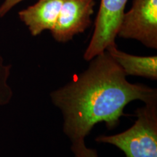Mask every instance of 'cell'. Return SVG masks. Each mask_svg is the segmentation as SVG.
Listing matches in <instances>:
<instances>
[{"label": "cell", "mask_w": 157, "mask_h": 157, "mask_svg": "<svg viewBox=\"0 0 157 157\" xmlns=\"http://www.w3.org/2000/svg\"><path fill=\"white\" fill-rule=\"evenodd\" d=\"M90 61L87 70L50 95L62 112L63 131L71 141L84 140L101 121L113 128L130 102L157 101V90L129 82L122 68L106 50Z\"/></svg>", "instance_id": "1"}, {"label": "cell", "mask_w": 157, "mask_h": 157, "mask_svg": "<svg viewBox=\"0 0 157 157\" xmlns=\"http://www.w3.org/2000/svg\"><path fill=\"white\" fill-rule=\"evenodd\" d=\"M137 120L130 128L113 135H100L98 143H109L125 157H157V101L145 103L136 111Z\"/></svg>", "instance_id": "2"}, {"label": "cell", "mask_w": 157, "mask_h": 157, "mask_svg": "<svg viewBox=\"0 0 157 157\" xmlns=\"http://www.w3.org/2000/svg\"><path fill=\"white\" fill-rule=\"evenodd\" d=\"M117 36L156 49L157 0H133L132 8L124 13Z\"/></svg>", "instance_id": "3"}, {"label": "cell", "mask_w": 157, "mask_h": 157, "mask_svg": "<svg viewBox=\"0 0 157 157\" xmlns=\"http://www.w3.org/2000/svg\"><path fill=\"white\" fill-rule=\"evenodd\" d=\"M127 1L101 0L93 36L84 54V60L90 61L110 45L115 44Z\"/></svg>", "instance_id": "4"}, {"label": "cell", "mask_w": 157, "mask_h": 157, "mask_svg": "<svg viewBox=\"0 0 157 157\" xmlns=\"http://www.w3.org/2000/svg\"><path fill=\"white\" fill-rule=\"evenodd\" d=\"M95 0H65L54 27L52 36L58 42H67L91 25Z\"/></svg>", "instance_id": "5"}, {"label": "cell", "mask_w": 157, "mask_h": 157, "mask_svg": "<svg viewBox=\"0 0 157 157\" xmlns=\"http://www.w3.org/2000/svg\"><path fill=\"white\" fill-rule=\"evenodd\" d=\"M64 1L39 0L34 5L20 11L19 17L28 27L32 36H38L43 31L52 30Z\"/></svg>", "instance_id": "6"}, {"label": "cell", "mask_w": 157, "mask_h": 157, "mask_svg": "<svg viewBox=\"0 0 157 157\" xmlns=\"http://www.w3.org/2000/svg\"><path fill=\"white\" fill-rule=\"evenodd\" d=\"M105 50L121 66L127 76H138L153 80L157 78L156 56H132L119 50L116 44L110 45Z\"/></svg>", "instance_id": "7"}, {"label": "cell", "mask_w": 157, "mask_h": 157, "mask_svg": "<svg viewBox=\"0 0 157 157\" xmlns=\"http://www.w3.org/2000/svg\"><path fill=\"white\" fill-rule=\"evenodd\" d=\"M72 152L74 157H98L97 151L86 146L84 139L71 141Z\"/></svg>", "instance_id": "8"}, {"label": "cell", "mask_w": 157, "mask_h": 157, "mask_svg": "<svg viewBox=\"0 0 157 157\" xmlns=\"http://www.w3.org/2000/svg\"><path fill=\"white\" fill-rule=\"evenodd\" d=\"M22 1L23 0H5L0 5V17L5 16L12 8Z\"/></svg>", "instance_id": "9"}]
</instances>
